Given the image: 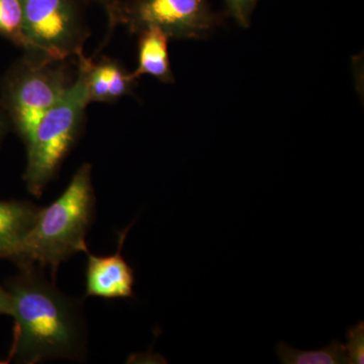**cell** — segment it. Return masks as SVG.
Listing matches in <instances>:
<instances>
[{
	"instance_id": "cell-15",
	"label": "cell",
	"mask_w": 364,
	"mask_h": 364,
	"mask_svg": "<svg viewBox=\"0 0 364 364\" xmlns=\"http://www.w3.org/2000/svg\"><path fill=\"white\" fill-rule=\"evenodd\" d=\"M13 311V301H11V294L6 287H0V315L11 316Z\"/></svg>"
},
{
	"instance_id": "cell-8",
	"label": "cell",
	"mask_w": 364,
	"mask_h": 364,
	"mask_svg": "<svg viewBox=\"0 0 364 364\" xmlns=\"http://www.w3.org/2000/svg\"><path fill=\"white\" fill-rule=\"evenodd\" d=\"M77 58L79 68L85 75L90 102H114L133 91L136 79L114 60L105 58L95 63L85 58L83 53Z\"/></svg>"
},
{
	"instance_id": "cell-7",
	"label": "cell",
	"mask_w": 364,
	"mask_h": 364,
	"mask_svg": "<svg viewBox=\"0 0 364 364\" xmlns=\"http://www.w3.org/2000/svg\"><path fill=\"white\" fill-rule=\"evenodd\" d=\"M133 226L129 225L117 236V250L112 255L97 256L86 252L85 296L102 299L134 298L135 272L122 255L127 235Z\"/></svg>"
},
{
	"instance_id": "cell-6",
	"label": "cell",
	"mask_w": 364,
	"mask_h": 364,
	"mask_svg": "<svg viewBox=\"0 0 364 364\" xmlns=\"http://www.w3.org/2000/svg\"><path fill=\"white\" fill-rule=\"evenodd\" d=\"M26 51L64 61L82 53L85 28L76 0H21Z\"/></svg>"
},
{
	"instance_id": "cell-2",
	"label": "cell",
	"mask_w": 364,
	"mask_h": 364,
	"mask_svg": "<svg viewBox=\"0 0 364 364\" xmlns=\"http://www.w3.org/2000/svg\"><path fill=\"white\" fill-rule=\"evenodd\" d=\"M95 215L92 167L85 163L64 193L49 207L41 208L13 262L18 267H49L55 279L62 263L76 253L90 251L85 239Z\"/></svg>"
},
{
	"instance_id": "cell-9",
	"label": "cell",
	"mask_w": 364,
	"mask_h": 364,
	"mask_svg": "<svg viewBox=\"0 0 364 364\" xmlns=\"http://www.w3.org/2000/svg\"><path fill=\"white\" fill-rule=\"evenodd\" d=\"M41 208L26 200H0V259L14 260Z\"/></svg>"
},
{
	"instance_id": "cell-14",
	"label": "cell",
	"mask_w": 364,
	"mask_h": 364,
	"mask_svg": "<svg viewBox=\"0 0 364 364\" xmlns=\"http://www.w3.org/2000/svg\"><path fill=\"white\" fill-rule=\"evenodd\" d=\"M228 11L241 26L247 28L257 0H224Z\"/></svg>"
},
{
	"instance_id": "cell-3",
	"label": "cell",
	"mask_w": 364,
	"mask_h": 364,
	"mask_svg": "<svg viewBox=\"0 0 364 364\" xmlns=\"http://www.w3.org/2000/svg\"><path fill=\"white\" fill-rule=\"evenodd\" d=\"M90 104L85 75L78 67L77 77L61 100L40 119L26 143L28 162L23 181L31 195L40 198L56 176L75 144Z\"/></svg>"
},
{
	"instance_id": "cell-1",
	"label": "cell",
	"mask_w": 364,
	"mask_h": 364,
	"mask_svg": "<svg viewBox=\"0 0 364 364\" xmlns=\"http://www.w3.org/2000/svg\"><path fill=\"white\" fill-rule=\"evenodd\" d=\"M6 280L14 318V339L4 363L35 364L53 359L82 360L86 329L82 304L62 293L38 265L18 267Z\"/></svg>"
},
{
	"instance_id": "cell-10",
	"label": "cell",
	"mask_w": 364,
	"mask_h": 364,
	"mask_svg": "<svg viewBox=\"0 0 364 364\" xmlns=\"http://www.w3.org/2000/svg\"><path fill=\"white\" fill-rule=\"evenodd\" d=\"M170 38L158 28H148L139 33L138 66L136 79L150 75L163 83L174 82L168 56Z\"/></svg>"
},
{
	"instance_id": "cell-16",
	"label": "cell",
	"mask_w": 364,
	"mask_h": 364,
	"mask_svg": "<svg viewBox=\"0 0 364 364\" xmlns=\"http://www.w3.org/2000/svg\"><path fill=\"white\" fill-rule=\"evenodd\" d=\"M4 127H6V124H4V119H2L1 114H0V140H1L4 134Z\"/></svg>"
},
{
	"instance_id": "cell-5",
	"label": "cell",
	"mask_w": 364,
	"mask_h": 364,
	"mask_svg": "<svg viewBox=\"0 0 364 364\" xmlns=\"http://www.w3.org/2000/svg\"><path fill=\"white\" fill-rule=\"evenodd\" d=\"M61 62L32 54L21 62L9 78L7 109L25 144L40 119L73 83Z\"/></svg>"
},
{
	"instance_id": "cell-11",
	"label": "cell",
	"mask_w": 364,
	"mask_h": 364,
	"mask_svg": "<svg viewBox=\"0 0 364 364\" xmlns=\"http://www.w3.org/2000/svg\"><path fill=\"white\" fill-rule=\"evenodd\" d=\"M277 353L284 364H348L345 345L339 340L318 350H299L279 342Z\"/></svg>"
},
{
	"instance_id": "cell-12",
	"label": "cell",
	"mask_w": 364,
	"mask_h": 364,
	"mask_svg": "<svg viewBox=\"0 0 364 364\" xmlns=\"http://www.w3.org/2000/svg\"><path fill=\"white\" fill-rule=\"evenodd\" d=\"M0 35L26 49L21 0H0Z\"/></svg>"
},
{
	"instance_id": "cell-4",
	"label": "cell",
	"mask_w": 364,
	"mask_h": 364,
	"mask_svg": "<svg viewBox=\"0 0 364 364\" xmlns=\"http://www.w3.org/2000/svg\"><path fill=\"white\" fill-rule=\"evenodd\" d=\"M105 6L112 26L136 33L158 28L174 39H202L222 21L208 0H109Z\"/></svg>"
},
{
	"instance_id": "cell-13",
	"label": "cell",
	"mask_w": 364,
	"mask_h": 364,
	"mask_svg": "<svg viewBox=\"0 0 364 364\" xmlns=\"http://www.w3.org/2000/svg\"><path fill=\"white\" fill-rule=\"evenodd\" d=\"M347 344L345 345L348 364L364 363V322L361 321L347 331Z\"/></svg>"
},
{
	"instance_id": "cell-17",
	"label": "cell",
	"mask_w": 364,
	"mask_h": 364,
	"mask_svg": "<svg viewBox=\"0 0 364 364\" xmlns=\"http://www.w3.org/2000/svg\"><path fill=\"white\" fill-rule=\"evenodd\" d=\"M97 1H100V4H104V6H105V4H107V2H109V0H97Z\"/></svg>"
}]
</instances>
